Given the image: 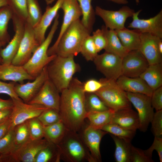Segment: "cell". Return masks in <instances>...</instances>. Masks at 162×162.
I'll return each mask as SVG.
<instances>
[{"label": "cell", "mask_w": 162, "mask_h": 162, "mask_svg": "<svg viewBox=\"0 0 162 162\" xmlns=\"http://www.w3.org/2000/svg\"><path fill=\"white\" fill-rule=\"evenodd\" d=\"M60 93L59 111L62 120L68 130L77 132L83 126L87 113L83 83L73 77Z\"/></svg>", "instance_id": "cell-1"}, {"label": "cell", "mask_w": 162, "mask_h": 162, "mask_svg": "<svg viewBox=\"0 0 162 162\" xmlns=\"http://www.w3.org/2000/svg\"><path fill=\"white\" fill-rule=\"evenodd\" d=\"M91 33L83 25L80 19L73 22L68 28L57 44L48 49L47 54L63 57L76 56L80 52L84 39Z\"/></svg>", "instance_id": "cell-2"}, {"label": "cell", "mask_w": 162, "mask_h": 162, "mask_svg": "<svg viewBox=\"0 0 162 162\" xmlns=\"http://www.w3.org/2000/svg\"><path fill=\"white\" fill-rule=\"evenodd\" d=\"M73 55L63 57L56 55L46 66L48 78L61 92L69 85L73 76L80 67Z\"/></svg>", "instance_id": "cell-3"}, {"label": "cell", "mask_w": 162, "mask_h": 162, "mask_svg": "<svg viewBox=\"0 0 162 162\" xmlns=\"http://www.w3.org/2000/svg\"><path fill=\"white\" fill-rule=\"evenodd\" d=\"M60 159L69 162L88 161L95 162L77 132L67 130L61 141L56 145Z\"/></svg>", "instance_id": "cell-4"}, {"label": "cell", "mask_w": 162, "mask_h": 162, "mask_svg": "<svg viewBox=\"0 0 162 162\" xmlns=\"http://www.w3.org/2000/svg\"><path fill=\"white\" fill-rule=\"evenodd\" d=\"M59 17L58 14L47 37L35 50L29 60L23 66L28 74L34 78L56 56H48L47 51L58 28Z\"/></svg>", "instance_id": "cell-5"}, {"label": "cell", "mask_w": 162, "mask_h": 162, "mask_svg": "<svg viewBox=\"0 0 162 162\" xmlns=\"http://www.w3.org/2000/svg\"><path fill=\"white\" fill-rule=\"evenodd\" d=\"M104 84L95 93L105 104L114 111L131 107L125 91L117 84L116 81L104 78Z\"/></svg>", "instance_id": "cell-6"}, {"label": "cell", "mask_w": 162, "mask_h": 162, "mask_svg": "<svg viewBox=\"0 0 162 162\" xmlns=\"http://www.w3.org/2000/svg\"><path fill=\"white\" fill-rule=\"evenodd\" d=\"M126 92L129 101L137 111L140 122L139 129L145 132L154 114L151 97L141 93Z\"/></svg>", "instance_id": "cell-7"}, {"label": "cell", "mask_w": 162, "mask_h": 162, "mask_svg": "<svg viewBox=\"0 0 162 162\" xmlns=\"http://www.w3.org/2000/svg\"><path fill=\"white\" fill-rule=\"evenodd\" d=\"M40 45L36 39L34 27L27 20L25 21L23 37L11 64L23 66L29 60Z\"/></svg>", "instance_id": "cell-8"}, {"label": "cell", "mask_w": 162, "mask_h": 162, "mask_svg": "<svg viewBox=\"0 0 162 162\" xmlns=\"http://www.w3.org/2000/svg\"><path fill=\"white\" fill-rule=\"evenodd\" d=\"M13 102L10 116L11 128L32 118L38 117L48 109L43 106L31 104L24 102L22 100L11 98Z\"/></svg>", "instance_id": "cell-9"}, {"label": "cell", "mask_w": 162, "mask_h": 162, "mask_svg": "<svg viewBox=\"0 0 162 162\" xmlns=\"http://www.w3.org/2000/svg\"><path fill=\"white\" fill-rule=\"evenodd\" d=\"M122 58L106 52L98 55L93 61L97 69L105 78L116 81L122 75Z\"/></svg>", "instance_id": "cell-10"}, {"label": "cell", "mask_w": 162, "mask_h": 162, "mask_svg": "<svg viewBox=\"0 0 162 162\" xmlns=\"http://www.w3.org/2000/svg\"><path fill=\"white\" fill-rule=\"evenodd\" d=\"M95 12L96 15L103 20L106 27L114 30L124 28L126 20L132 17L135 12L127 6L122 7L117 10H107L97 6Z\"/></svg>", "instance_id": "cell-11"}, {"label": "cell", "mask_w": 162, "mask_h": 162, "mask_svg": "<svg viewBox=\"0 0 162 162\" xmlns=\"http://www.w3.org/2000/svg\"><path fill=\"white\" fill-rule=\"evenodd\" d=\"M11 19L14 35L7 46L4 49H1L0 52L2 64H4L11 63L18 51L25 32V21L14 14Z\"/></svg>", "instance_id": "cell-12"}, {"label": "cell", "mask_w": 162, "mask_h": 162, "mask_svg": "<svg viewBox=\"0 0 162 162\" xmlns=\"http://www.w3.org/2000/svg\"><path fill=\"white\" fill-rule=\"evenodd\" d=\"M149 65L139 50L130 51L122 58V75L132 78L139 77Z\"/></svg>", "instance_id": "cell-13"}, {"label": "cell", "mask_w": 162, "mask_h": 162, "mask_svg": "<svg viewBox=\"0 0 162 162\" xmlns=\"http://www.w3.org/2000/svg\"><path fill=\"white\" fill-rule=\"evenodd\" d=\"M60 93L48 78L34 97L28 103L43 106L59 110Z\"/></svg>", "instance_id": "cell-14"}, {"label": "cell", "mask_w": 162, "mask_h": 162, "mask_svg": "<svg viewBox=\"0 0 162 162\" xmlns=\"http://www.w3.org/2000/svg\"><path fill=\"white\" fill-rule=\"evenodd\" d=\"M142 10L135 12L133 20L128 27L137 29L141 33L152 34L162 39V10L161 9L154 16L149 19H140L138 16Z\"/></svg>", "instance_id": "cell-15"}, {"label": "cell", "mask_w": 162, "mask_h": 162, "mask_svg": "<svg viewBox=\"0 0 162 162\" xmlns=\"http://www.w3.org/2000/svg\"><path fill=\"white\" fill-rule=\"evenodd\" d=\"M49 143L45 139H30L14 151L10 156L11 162H34L39 152Z\"/></svg>", "instance_id": "cell-16"}, {"label": "cell", "mask_w": 162, "mask_h": 162, "mask_svg": "<svg viewBox=\"0 0 162 162\" xmlns=\"http://www.w3.org/2000/svg\"><path fill=\"white\" fill-rule=\"evenodd\" d=\"M161 39L152 34L141 33L139 50L147 60L149 65L162 63V54L158 47Z\"/></svg>", "instance_id": "cell-17"}, {"label": "cell", "mask_w": 162, "mask_h": 162, "mask_svg": "<svg viewBox=\"0 0 162 162\" xmlns=\"http://www.w3.org/2000/svg\"><path fill=\"white\" fill-rule=\"evenodd\" d=\"M48 78L46 66L32 82L15 84L14 91L20 98L28 103L36 95Z\"/></svg>", "instance_id": "cell-18"}, {"label": "cell", "mask_w": 162, "mask_h": 162, "mask_svg": "<svg viewBox=\"0 0 162 162\" xmlns=\"http://www.w3.org/2000/svg\"><path fill=\"white\" fill-rule=\"evenodd\" d=\"M107 133L101 129L94 128L89 125L83 131L81 137L95 162L101 161L100 144L103 137Z\"/></svg>", "instance_id": "cell-19"}, {"label": "cell", "mask_w": 162, "mask_h": 162, "mask_svg": "<svg viewBox=\"0 0 162 162\" xmlns=\"http://www.w3.org/2000/svg\"><path fill=\"white\" fill-rule=\"evenodd\" d=\"M64 13L63 19L58 37L52 46L56 45L69 26L82 16L76 0H63L61 7Z\"/></svg>", "instance_id": "cell-20"}, {"label": "cell", "mask_w": 162, "mask_h": 162, "mask_svg": "<svg viewBox=\"0 0 162 162\" xmlns=\"http://www.w3.org/2000/svg\"><path fill=\"white\" fill-rule=\"evenodd\" d=\"M63 0H57L52 7L47 6L38 24L34 27L36 39L40 45L45 40L46 31L61 9Z\"/></svg>", "instance_id": "cell-21"}, {"label": "cell", "mask_w": 162, "mask_h": 162, "mask_svg": "<svg viewBox=\"0 0 162 162\" xmlns=\"http://www.w3.org/2000/svg\"><path fill=\"white\" fill-rule=\"evenodd\" d=\"M110 123L115 124L126 129L134 131L139 129L140 126L137 113L131 107L114 111Z\"/></svg>", "instance_id": "cell-22"}, {"label": "cell", "mask_w": 162, "mask_h": 162, "mask_svg": "<svg viewBox=\"0 0 162 162\" xmlns=\"http://www.w3.org/2000/svg\"><path fill=\"white\" fill-rule=\"evenodd\" d=\"M116 81L125 92L141 93L150 97L153 92L145 81L140 77L132 78L122 75Z\"/></svg>", "instance_id": "cell-23"}, {"label": "cell", "mask_w": 162, "mask_h": 162, "mask_svg": "<svg viewBox=\"0 0 162 162\" xmlns=\"http://www.w3.org/2000/svg\"><path fill=\"white\" fill-rule=\"evenodd\" d=\"M34 79L28 74L23 66L15 65L11 63L7 64H0L1 80L21 83L25 80H34Z\"/></svg>", "instance_id": "cell-24"}, {"label": "cell", "mask_w": 162, "mask_h": 162, "mask_svg": "<svg viewBox=\"0 0 162 162\" xmlns=\"http://www.w3.org/2000/svg\"><path fill=\"white\" fill-rule=\"evenodd\" d=\"M115 31L122 45L128 52L139 50L141 33L139 30L125 27Z\"/></svg>", "instance_id": "cell-25"}, {"label": "cell", "mask_w": 162, "mask_h": 162, "mask_svg": "<svg viewBox=\"0 0 162 162\" xmlns=\"http://www.w3.org/2000/svg\"><path fill=\"white\" fill-rule=\"evenodd\" d=\"M101 29L106 40L105 52L112 53L122 58L129 52L122 45L115 30L109 29L104 25L102 26Z\"/></svg>", "instance_id": "cell-26"}, {"label": "cell", "mask_w": 162, "mask_h": 162, "mask_svg": "<svg viewBox=\"0 0 162 162\" xmlns=\"http://www.w3.org/2000/svg\"><path fill=\"white\" fill-rule=\"evenodd\" d=\"M154 90L162 86V63L149 65L139 76Z\"/></svg>", "instance_id": "cell-27"}, {"label": "cell", "mask_w": 162, "mask_h": 162, "mask_svg": "<svg viewBox=\"0 0 162 162\" xmlns=\"http://www.w3.org/2000/svg\"><path fill=\"white\" fill-rule=\"evenodd\" d=\"M67 130L61 120L52 124L44 126V137L49 143L56 145L62 140Z\"/></svg>", "instance_id": "cell-28"}, {"label": "cell", "mask_w": 162, "mask_h": 162, "mask_svg": "<svg viewBox=\"0 0 162 162\" xmlns=\"http://www.w3.org/2000/svg\"><path fill=\"white\" fill-rule=\"evenodd\" d=\"M115 145L114 157L116 162H130V157L132 145L127 142L111 134Z\"/></svg>", "instance_id": "cell-29"}, {"label": "cell", "mask_w": 162, "mask_h": 162, "mask_svg": "<svg viewBox=\"0 0 162 162\" xmlns=\"http://www.w3.org/2000/svg\"><path fill=\"white\" fill-rule=\"evenodd\" d=\"M114 112L110 109L103 111H90L87 112L86 118L89 120V126L101 129L104 126L110 123Z\"/></svg>", "instance_id": "cell-30"}, {"label": "cell", "mask_w": 162, "mask_h": 162, "mask_svg": "<svg viewBox=\"0 0 162 162\" xmlns=\"http://www.w3.org/2000/svg\"><path fill=\"white\" fill-rule=\"evenodd\" d=\"M80 7L83 26L91 33L95 20V13L92 4V0H76Z\"/></svg>", "instance_id": "cell-31"}, {"label": "cell", "mask_w": 162, "mask_h": 162, "mask_svg": "<svg viewBox=\"0 0 162 162\" xmlns=\"http://www.w3.org/2000/svg\"><path fill=\"white\" fill-rule=\"evenodd\" d=\"M13 14L12 10L8 5L0 8V41L4 45L10 40L8 26Z\"/></svg>", "instance_id": "cell-32"}, {"label": "cell", "mask_w": 162, "mask_h": 162, "mask_svg": "<svg viewBox=\"0 0 162 162\" xmlns=\"http://www.w3.org/2000/svg\"><path fill=\"white\" fill-rule=\"evenodd\" d=\"M14 142V128H11L4 137L0 139V155L4 161H7L15 150Z\"/></svg>", "instance_id": "cell-33"}, {"label": "cell", "mask_w": 162, "mask_h": 162, "mask_svg": "<svg viewBox=\"0 0 162 162\" xmlns=\"http://www.w3.org/2000/svg\"><path fill=\"white\" fill-rule=\"evenodd\" d=\"M101 130L129 142H131L136 132L112 123L106 125Z\"/></svg>", "instance_id": "cell-34"}, {"label": "cell", "mask_w": 162, "mask_h": 162, "mask_svg": "<svg viewBox=\"0 0 162 162\" xmlns=\"http://www.w3.org/2000/svg\"><path fill=\"white\" fill-rule=\"evenodd\" d=\"M60 159L56 145L50 143L39 152L35 158L34 162H57Z\"/></svg>", "instance_id": "cell-35"}, {"label": "cell", "mask_w": 162, "mask_h": 162, "mask_svg": "<svg viewBox=\"0 0 162 162\" xmlns=\"http://www.w3.org/2000/svg\"><path fill=\"white\" fill-rule=\"evenodd\" d=\"M85 106L87 112L103 111L110 109L95 93H85Z\"/></svg>", "instance_id": "cell-36"}, {"label": "cell", "mask_w": 162, "mask_h": 162, "mask_svg": "<svg viewBox=\"0 0 162 162\" xmlns=\"http://www.w3.org/2000/svg\"><path fill=\"white\" fill-rule=\"evenodd\" d=\"M14 128L16 149L31 139L27 121L16 126Z\"/></svg>", "instance_id": "cell-37"}, {"label": "cell", "mask_w": 162, "mask_h": 162, "mask_svg": "<svg viewBox=\"0 0 162 162\" xmlns=\"http://www.w3.org/2000/svg\"><path fill=\"white\" fill-rule=\"evenodd\" d=\"M27 20L34 27L39 22L43 15L38 0H27Z\"/></svg>", "instance_id": "cell-38"}, {"label": "cell", "mask_w": 162, "mask_h": 162, "mask_svg": "<svg viewBox=\"0 0 162 162\" xmlns=\"http://www.w3.org/2000/svg\"><path fill=\"white\" fill-rule=\"evenodd\" d=\"M87 61H93L98 55L91 35L88 36L82 44L80 52Z\"/></svg>", "instance_id": "cell-39"}, {"label": "cell", "mask_w": 162, "mask_h": 162, "mask_svg": "<svg viewBox=\"0 0 162 162\" xmlns=\"http://www.w3.org/2000/svg\"><path fill=\"white\" fill-rule=\"evenodd\" d=\"M37 118L44 126L50 125L62 120L59 111L51 108L44 111Z\"/></svg>", "instance_id": "cell-40"}, {"label": "cell", "mask_w": 162, "mask_h": 162, "mask_svg": "<svg viewBox=\"0 0 162 162\" xmlns=\"http://www.w3.org/2000/svg\"><path fill=\"white\" fill-rule=\"evenodd\" d=\"M14 14L26 21L28 18L27 0H7Z\"/></svg>", "instance_id": "cell-41"}, {"label": "cell", "mask_w": 162, "mask_h": 162, "mask_svg": "<svg viewBox=\"0 0 162 162\" xmlns=\"http://www.w3.org/2000/svg\"><path fill=\"white\" fill-rule=\"evenodd\" d=\"M30 139L38 140L44 137V126L37 117L27 121Z\"/></svg>", "instance_id": "cell-42"}, {"label": "cell", "mask_w": 162, "mask_h": 162, "mask_svg": "<svg viewBox=\"0 0 162 162\" xmlns=\"http://www.w3.org/2000/svg\"><path fill=\"white\" fill-rule=\"evenodd\" d=\"M152 158L148 155L145 150L135 147H131L130 162H153Z\"/></svg>", "instance_id": "cell-43"}, {"label": "cell", "mask_w": 162, "mask_h": 162, "mask_svg": "<svg viewBox=\"0 0 162 162\" xmlns=\"http://www.w3.org/2000/svg\"><path fill=\"white\" fill-rule=\"evenodd\" d=\"M152 130L154 137L162 136V110L154 113L150 122Z\"/></svg>", "instance_id": "cell-44"}, {"label": "cell", "mask_w": 162, "mask_h": 162, "mask_svg": "<svg viewBox=\"0 0 162 162\" xmlns=\"http://www.w3.org/2000/svg\"><path fill=\"white\" fill-rule=\"evenodd\" d=\"M104 84V78L99 80L90 79L83 83V89L85 93H95L100 90Z\"/></svg>", "instance_id": "cell-45"}, {"label": "cell", "mask_w": 162, "mask_h": 162, "mask_svg": "<svg viewBox=\"0 0 162 162\" xmlns=\"http://www.w3.org/2000/svg\"><path fill=\"white\" fill-rule=\"evenodd\" d=\"M92 36L98 52L104 50L106 45V40L101 29H98L93 32Z\"/></svg>", "instance_id": "cell-46"}, {"label": "cell", "mask_w": 162, "mask_h": 162, "mask_svg": "<svg viewBox=\"0 0 162 162\" xmlns=\"http://www.w3.org/2000/svg\"><path fill=\"white\" fill-rule=\"evenodd\" d=\"M156 150L159 157L160 162H162V137H154L153 142L151 146L145 152L149 156L152 157L154 150Z\"/></svg>", "instance_id": "cell-47"}, {"label": "cell", "mask_w": 162, "mask_h": 162, "mask_svg": "<svg viewBox=\"0 0 162 162\" xmlns=\"http://www.w3.org/2000/svg\"><path fill=\"white\" fill-rule=\"evenodd\" d=\"M151 100L152 106L156 111L162 110V86L153 91Z\"/></svg>", "instance_id": "cell-48"}, {"label": "cell", "mask_w": 162, "mask_h": 162, "mask_svg": "<svg viewBox=\"0 0 162 162\" xmlns=\"http://www.w3.org/2000/svg\"><path fill=\"white\" fill-rule=\"evenodd\" d=\"M13 82L6 83L0 80V94H5L9 95L11 98L21 100L16 93Z\"/></svg>", "instance_id": "cell-49"}, {"label": "cell", "mask_w": 162, "mask_h": 162, "mask_svg": "<svg viewBox=\"0 0 162 162\" xmlns=\"http://www.w3.org/2000/svg\"><path fill=\"white\" fill-rule=\"evenodd\" d=\"M10 117L0 122V139L6 135L11 128V123Z\"/></svg>", "instance_id": "cell-50"}, {"label": "cell", "mask_w": 162, "mask_h": 162, "mask_svg": "<svg viewBox=\"0 0 162 162\" xmlns=\"http://www.w3.org/2000/svg\"><path fill=\"white\" fill-rule=\"evenodd\" d=\"M13 106L12 99L4 100L0 98V110L6 109H12Z\"/></svg>", "instance_id": "cell-51"}, {"label": "cell", "mask_w": 162, "mask_h": 162, "mask_svg": "<svg viewBox=\"0 0 162 162\" xmlns=\"http://www.w3.org/2000/svg\"><path fill=\"white\" fill-rule=\"evenodd\" d=\"M12 109H6L0 110V122L9 118L11 115Z\"/></svg>", "instance_id": "cell-52"}, {"label": "cell", "mask_w": 162, "mask_h": 162, "mask_svg": "<svg viewBox=\"0 0 162 162\" xmlns=\"http://www.w3.org/2000/svg\"><path fill=\"white\" fill-rule=\"evenodd\" d=\"M120 4H126L128 3L127 0H107Z\"/></svg>", "instance_id": "cell-53"}, {"label": "cell", "mask_w": 162, "mask_h": 162, "mask_svg": "<svg viewBox=\"0 0 162 162\" xmlns=\"http://www.w3.org/2000/svg\"><path fill=\"white\" fill-rule=\"evenodd\" d=\"M7 5V0H0V8Z\"/></svg>", "instance_id": "cell-54"}, {"label": "cell", "mask_w": 162, "mask_h": 162, "mask_svg": "<svg viewBox=\"0 0 162 162\" xmlns=\"http://www.w3.org/2000/svg\"><path fill=\"white\" fill-rule=\"evenodd\" d=\"M158 47L160 52L162 54V40H160L158 44Z\"/></svg>", "instance_id": "cell-55"}, {"label": "cell", "mask_w": 162, "mask_h": 162, "mask_svg": "<svg viewBox=\"0 0 162 162\" xmlns=\"http://www.w3.org/2000/svg\"><path fill=\"white\" fill-rule=\"evenodd\" d=\"M4 46L3 44L0 41V52L2 46ZM0 64H2V59L0 54Z\"/></svg>", "instance_id": "cell-56"}, {"label": "cell", "mask_w": 162, "mask_h": 162, "mask_svg": "<svg viewBox=\"0 0 162 162\" xmlns=\"http://www.w3.org/2000/svg\"><path fill=\"white\" fill-rule=\"evenodd\" d=\"M2 162V155H0V162Z\"/></svg>", "instance_id": "cell-57"}, {"label": "cell", "mask_w": 162, "mask_h": 162, "mask_svg": "<svg viewBox=\"0 0 162 162\" xmlns=\"http://www.w3.org/2000/svg\"><path fill=\"white\" fill-rule=\"evenodd\" d=\"M136 1L137 3H138L139 2V0H136Z\"/></svg>", "instance_id": "cell-58"}]
</instances>
